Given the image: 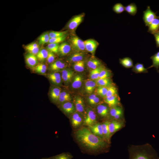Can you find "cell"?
I'll list each match as a JSON object with an SVG mask.
<instances>
[{"mask_svg": "<svg viewBox=\"0 0 159 159\" xmlns=\"http://www.w3.org/2000/svg\"><path fill=\"white\" fill-rule=\"evenodd\" d=\"M75 137L81 146L89 150H104L109 146L105 140L94 135L88 127L79 129L75 133Z\"/></svg>", "mask_w": 159, "mask_h": 159, "instance_id": "cell-1", "label": "cell"}, {"mask_svg": "<svg viewBox=\"0 0 159 159\" xmlns=\"http://www.w3.org/2000/svg\"><path fill=\"white\" fill-rule=\"evenodd\" d=\"M129 159H159L158 154L149 143L128 147Z\"/></svg>", "mask_w": 159, "mask_h": 159, "instance_id": "cell-2", "label": "cell"}, {"mask_svg": "<svg viewBox=\"0 0 159 159\" xmlns=\"http://www.w3.org/2000/svg\"><path fill=\"white\" fill-rule=\"evenodd\" d=\"M68 43L70 45L73 52H85L86 51L84 42L77 36L72 34L68 39Z\"/></svg>", "mask_w": 159, "mask_h": 159, "instance_id": "cell-3", "label": "cell"}, {"mask_svg": "<svg viewBox=\"0 0 159 159\" xmlns=\"http://www.w3.org/2000/svg\"><path fill=\"white\" fill-rule=\"evenodd\" d=\"M85 15L84 13L76 15L68 22L67 27L72 33H74L78 26L83 21Z\"/></svg>", "mask_w": 159, "mask_h": 159, "instance_id": "cell-4", "label": "cell"}, {"mask_svg": "<svg viewBox=\"0 0 159 159\" xmlns=\"http://www.w3.org/2000/svg\"><path fill=\"white\" fill-rule=\"evenodd\" d=\"M97 122V117L95 112L90 108H88L84 117L83 124L88 126L93 125Z\"/></svg>", "mask_w": 159, "mask_h": 159, "instance_id": "cell-5", "label": "cell"}, {"mask_svg": "<svg viewBox=\"0 0 159 159\" xmlns=\"http://www.w3.org/2000/svg\"><path fill=\"white\" fill-rule=\"evenodd\" d=\"M124 122L122 120L113 119L110 121L109 128L111 136L122 128L124 126Z\"/></svg>", "mask_w": 159, "mask_h": 159, "instance_id": "cell-6", "label": "cell"}, {"mask_svg": "<svg viewBox=\"0 0 159 159\" xmlns=\"http://www.w3.org/2000/svg\"><path fill=\"white\" fill-rule=\"evenodd\" d=\"M84 118L82 114L77 111L73 113L70 117V120L72 127L77 128L83 124Z\"/></svg>", "mask_w": 159, "mask_h": 159, "instance_id": "cell-7", "label": "cell"}, {"mask_svg": "<svg viewBox=\"0 0 159 159\" xmlns=\"http://www.w3.org/2000/svg\"><path fill=\"white\" fill-rule=\"evenodd\" d=\"M158 16L148 6L146 10L144 11L143 19L146 26H148L152 21Z\"/></svg>", "mask_w": 159, "mask_h": 159, "instance_id": "cell-8", "label": "cell"}, {"mask_svg": "<svg viewBox=\"0 0 159 159\" xmlns=\"http://www.w3.org/2000/svg\"><path fill=\"white\" fill-rule=\"evenodd\" d=\"M86 51L94 55L95 51L98 46V43L95 40L89 39L84 41Z\"/></svg>", "mask_w": 159, "mask_h": 159, "instance_id": "cell-9", "label": "cell"}, {"mask_svg": "<svg viewBox=\"0 0 159 159\" xmlns=\"http://www.w3.org/2000/svg\"><path fill=\"white\" fill-rule=\"evenodd\" d=\"M60 106V109L67 115H72L76 110L74 103L71 101L64 103Z\"/></svg>", "mask_w": 159, "mask_h": 159, "instance_id": "cell-10", "label": "cell"}, {"mask_svg": "<svg viewBox=\"0 0 159 159\" xmlns=\"http://www.w3.org/2000/svg\"><path fill=\"white\" fill-rule=\"evenodd\" d=\"M88 128L94 135L104 140L101 123L97 122L93 125L88 126Z\"/></svg>", "mask_w": 159, "mask_h": 159, "instance_id": "cell-11", "label": "cell"}, {"mask_svg": "<svg viewBox=\"0 0 159 159\" xmlns=\"http://www.w3.org/2000/svg\"><path fill=\"white\" fill-rule=\"evenodd\" d=\"M109 106L105 103L99 104L97 107V113L101 117H107L109 115Z\"/></svg>", "mask_w": 159, "mask_h": 159, "instance_id": "cell-12", "label": "cell"}, {"mask_svg": "<svg viewBox=\"0 0 159 159\" xmlns=\"http://www.w3.org/2000/svg\"><path fill=\"white\" fill-rule=\"evenodd\" d=\"M73 103L77 112L81 114L85 110V104L83 99L80 97H75L73 100Z\"/></svg>", "mask_w": 159, "mask_h": 159, "instance_id": "cell-13", "label": "cell"}, {"mask_svg": "<svg viewBox=\"0 0 159 159\" xmlns=\"http://www.w3.org/2000/svg\"><path fill=\"white\" fill-rule=\"evenodd\" d=\"M86 56L85 52H73L68 57V60L71 63H75L84 60Z\"/></svg>", "mask_w": 159, "mask_h": 159, "instance_id": "cell-14", "label": "cell"}, {"mask_svg": "<svg viewBox=\"0 0 159 159\" xmlns=\"http://www.w3.org/2000/svg\"><path fill=\"white\" fill-rule=\"evenodd\" d=\"M74 72L69 69H64L62 71L61 77L64 83L67 84L70 82L74 77Z\"/></svg>", "mask_w": 159, "mask_h": 159, "instance_id": "cell-15", "label": "cell"}, {"mask_svg": "<svg viewBox=\"0 0 159 159\" xmlns=\"http://www.w3.org/2000/svg\"><path fill=\"white\" fill-rule=\"evenodd\" d=\"M103 101L110 107L120 106V100L118 96H112L105 97L103 98Z\"/></svg>", "mask_w": 159, "mask_h": 159, "instance_id": "cell-16", "label": "cell"}, {"mask_svg": "<svg viewBox=\"0 0 159 159\" xmlns=\"http://www.w3.org/2000/svg\"><path fill=\"white\" fill-rule=\"evenodd\" d=\"M109 122L108 120H105L101 123L104 140L109 144L110 143L111 137L109 128Z\"/></svg>", "mask_w": 159, "mask_h": 159, "instance_id": "cell-17", "label": "cell"}, {"mask_svg": "<svg viewBox=\"0 0 159 159\" xmlns=\"http://www.w3.org/2000/svg\"><path fill=\"white\" fill-rule=\"evenodd\" d=\"M67 64L63 61L57 60L51 64L49 67V69L52 71H57L65 69Z\"/></svg>", "mask_w": 159, "mask_h": 159, "instance_id": "cell-18", "label": "cell"}, {"mask_svg": "<svg viewBox=\"0 0 159 159\" xmlns=\"http://www.w3.org/2000/svg\"><path fill=\"white\" fill-rule=\"evenodd\" d=\"M71 51V47L68 42H63L59 45L58 53L61 56L67 55Z\"/></svg>", "mask_w": 159, "mask_h": 159, "instance_id": "cell-19", "label": "cell"}, {"mask_svg": "<svg viewBox=\"0 0 159 159\" xmlns=\"http://www.w3.org/2000/svg\"><path fill=\"white\" fill-rule=\"evenodd\" d=\"M26 63L27 65L31 68L34 67L38 63V59L35 55L29 53L25 57Z\"/></svg>", "mask_w": 159, "mask_h": 159, "instance_id": "cell-20", "label": "cell"}, {"mask_svg": "<svg viewBox=\"0 0 159 159\" xmlns=\"http://www.w3.org/2000/svg\"><path fill=\"white\" fill-rule=\"evenodd\" d=\"M97 85L94 80H88L85 82V90L86 93L91 94L95 91L96 87Z\"/></svg>", "mask_w": 159, "mask_h": 159, "instance_id": "cell-21", "label": "cell"}, {"mask_svg": "<svg viewBox=\"0 0 159 159\" xmlns=\"http://www.w3.org/2000/svg\"><path fill=\"white\" fill-rule=\"evenodd\" d=\"M61 92V88L58 87H54L51 89L50 92V96L53 102H58Z\"/></svg>", "mask_w": 159, "mask_h": 159, "instance_id": "cell-22", "label": "cell"}, {"mask_svg": "<svg viewBox=\"0 0 159 159\" xmlns=\"http://www.w3.org/2000/svg\"><path fill=\"white\" fill-rule=\"evenodd\" d=\"M87 67L91 70L95 69L102 65L101 62L98 59L92 58L89 59L86 62Z\"/></svg>", "mask_w": 159, "mask_h": 159, "instance_id": "cell-23", "label": "cell"}, {"mask_svg": "<svg viewBox=\"0 0 159 159\" xmlns=\"http://www.w3.org/2000/svg\"><path fill=\"white\" fill-rule=\"evenodd\" d=\"M72 83V87L74 89H77L81 86L83 80L82 75L77 74L74 76Z\"/></svg>", "mask_w": 159, "mask_h": 159, "instance_id": "cell-24", "label": "cell"}, {"mask_svg": "<svg viewBox=\"0 0 159 159\" xmlns=\"http://www.w3.org/2000/svg\"><path fill=\"white\" fill-rule=\"evenodd\" d=\"M148 27V32L152 34L158 31L159 30V16L155 19Z\"/></svg>", "mask_w": 159, "mask_h": 159, "instance_id": "cell-25", "label": "cell"}, {"mask_svg": "<svg viewBox=\"0 0 159 159\" xmlns=\"http://www.w3.org/2000/svg\"><path fill=\"white\" fill-rule=\"evenodd\" d=\"M25 49L29 53L37 55L39 50V46L36 43H32L24 47Z\"/></svg>", "mask_w": 159, "mask_h": 159, "instance_id": "cell-26", "label": "cell"}, {"mask_svg": "<svg viewBox=\"0 0 159 159\" xmlns=\"http://www.w3.org/2000/svg\"><path fill=\"white\" fill-rule=\"evenodd\" d=\"M95 80L97 86L108 87L113 85L110 78L98 79Z\"/></svg>", "mask_w": 159, "mask_h": 159, "instance_id": "cell-27", "label": "cell"}, {"mask_svg": "<svg viewBox=\"0 0 159 159\" xmlns=\"http://www.w3.org/2000/svg\"><path fill=\"white\" fill-rule=\"evenodd\" d=\"M72 99V97L66 91L61 92L58 103L61 105L66 102L71 101Z\"/></svg>", "mask_w": 159, "mask_h": 159, "instance_id": "cell-28", "label": "cell"}, {"mask_svg": "<svg viewBox=\"0 0 159 159\" xmlns=\"http://www.w3.org/2000/svg\"><path fill=\"white\" fill-rule=\"evenodd\" d=\"M105 67L104 65H102L95 69L91 70L90 73V80H94L98 79L101 71Z\"/></svg>", "mask_w": 159, "mask_h": 159, "instance_id": "cell-29", "label": "cell"}, {"mask_svg": "<svg viewBox=\"0 0 159 159\" xmlns=\"http://www.w3.org/2000/svg\"><path fill=\"white\" fill-rule=\"evenodd\" d=\"M132 71L136 73H146L148 72L147 68H145L143 64L137 63L132 67Z\"/></svg>", "mask_w": 159, "mask_h": 159, "instance_id": "cell-30", "label": "cell"}, {"mask_svg": "<svg viewBox=\"0 0 159 159\" xmlns=\"http://www.w3.org/2000/svg\"><path fill=\"white\" fill-rule=\"evenodd\" d=\"M150 58L152 60V64L148 67L147 69L155 67L158 71H159V51L151 56Z\"/></svg>", "mask_w": 159, "mask_h": 159, "instance_id": "cell-31", "label": "cell"}, {"mask_svg": "<svg viewBox=\"0 0 159 159\" xmlns=\"http://www.w3.org/2000/svg\"><path fill=\"white\" fill-rule=\"evenodd\" d=\"M119 62L123 67L127 68H131L133 66L132 60L129 57L120 59Z\"/></svg>", "mask_w": 159, "mask_h": 159, "instance_id": "cell-32", "label": "cell"}, {"mask_svg": "<svg viewBox=\"0 0 159 159\" xmlns=\"http://www.w3.org/2000/svg\"><path fill=\"white\" fill-rule=\"evenodd\" d=\"M120 114H123L122 108L120 106L110 107L109 115L112 118L115 115Z\"/></svg>", "mask_w": 159, "mask_h": 159, "instance_id": "cell-33", "label": "cell"}, {"mask_svg": "<svg viewBox=\"0 0 159 159\" xmlns=\"http://www.w3.org/2000/svg\"><path fill=\"white\" fill-rule=\"evenodd\" d=\"M86 63L85 60L74 63L73 64V69L76 72H82L85 69Z\"/></svg>", "mask_w": 159, "mask_h": 159, "instance_id": "cell-34", "label": "cell"}, {"mask_svg": "<svg viewBox=\"0 0 159 159\" xmlns=\"http://www.w3.org/2000/svg\"><path fill=\"white\" fill-rule=\"evenodd\" d=\"M125 11L132 16H135L137 11V7L135 3H131L125 7Z\"/></svg>", "mask_w": 159, "mask_h": 159, "instance_id": "cell-35", "label": "cell"}, {"mask_svg": "<svg viewBox=\"0 0 159 159\" xmlns=\"http://www.w3.org/2000/svg\"><path fill=\"white\" fill-rule=\"evenodd\" d=\"M50 38L48 32H45L42 34L39 37V44L43 45L49 43Z\"/></svg>", "mask_w": 159, "mask_h": 159, "instance_id": "cell-36", "label": "cell"}, {"mask_svg": "<svg viewBox=\"0 0 159 159\" xmlns=\"http://www.w3.org/2000/svg\"><path fill=\"white\" fill-rule=\"evenodd\" d=\"M48 53V51L44 48H42L39 50L36 55L38 60L43 61L47 59Z\"/></svg>", "mask_w": 159, "mask_h": 159, "instance_id": "cell-37", "label": "cell"}, {"mask_svg": "<svg viewBox=\"0 0 159 159\" xmlns=\"http://www.w3.org/2000/svg\"><path fill=\"white\" fill-rule=\"evenodd\" d=\"M108 89V87H107L97 86L95 90L97 94L104 98L106 97Z\"/></svg>", "mask_w": 159, "mask_h": 159, "instance_id": "cell-38", "label": "cell"}, {"mask_svg": "<svg viewBox=\"0 0 159 159\" xmlns=\"http://www.w3.org/2000/svg\"><path fill=\"white\" fill-rule=\"evenodd\" d=\"M112 74L110 70L106 68L105 67L101 71L98 79L110 78Z\"/></svg>", "mask_w": 159, "mask_h": 159, "instance_id": "cell-39", "label": "cell"}, {"mask_svg": "<svg viewBox=\"0 0 159 159\" xmlns=\"http://www.w3.org/2000/svg\"><path fill=\"white\" fill-rule=\"evenodd\" d=\"M59 44L49 43L47 46V50L50 52L55 53H58Z\"/></svg>", "mask_w": 159, "mask_h": 159, "instance_id": "cell-40", "label": "cell"}, {"mask_svg": "<svg viewBox=\"0 0 159 159\" xmlns=\"http://www.w3.org/2000/svg\"><path fill=\"white\" fill-rule=\"evenodd\" d=\"M68 32V30L63 31H52L49 33L50 38L51 39L64 36L67 34Z\"/></svg>", "mask_w": 159, "mask_h": 159, "instance_id": "cell-41", "label": "cell"}, {"mask_svg": "<svg viewBox=\"0 0 159 159\" xmlns=\"http://www.w3.org/2000/svg\"><path fill=\"white\" fill-rule=\"evenodd\" d=\"M112 96H118L117 88L114 85L108 87L106 97Z\"/></svg>", "mask_w": 159, "mask_h": 159, "instance_id": "cell-42", "label": "cell"}, {"mask_svg": "<svg viewBox=\"0 0 159 159\" xmlns=\"http://www.w3.org/2000/svg\"><path fill=\"white\" fill-rule=\"evenodd\" d=\"M125 7L121 3H117L113 6V10L116 13L120 14L125 11Z\"/></svg>", "mask_w": 159, "mask_h": 159, "instance_id": "cell-43", "label": "cell"}, {"mask_svg": "<svg viewBox=\"0 0 159 159\" xmlns=\"http://www.w3.org/2000/svg\"><path fill=\"white\" fill-rule=\"evenodd\" d=\"M67 34L61 37L51 38L50 39L49 43H54L59 44L64 41L66 39Z\"/></svg>", "mask_w": 159, "mask_h": 159, "instance_id": "cell-44", "label": "cell"}, {"mask_svg": "<svg viewBox=\"0 0 159 159\" xmlns=\"http://www.w3.org/2000/svg\"><path fill=\"white\" fill-rule=\"evenodd\" d=\"M55 56L54 53L48 51V56L46 59L47 63L51 64L54 62Z\"/></svg>", "mask_w": 159, "mask_h": 159, "instance_id": "cell-45", "label": "cell"}, {"mask_svg": "<svg viewBox=\"0 0 159 159\" xmlns=\"http://www.w3.org/2000/svg\"><path fill=\"white\" fill-rule=\"evenodd\" d=\"M54 159H71L70 156L67 154L62 153L58 155Z\"/></svg>", "mask_w": 159, "mask_h": 159, "instance_id": "cell-46", "label": "cell"}, {"mask_svg": "<svg viewBox=\"0 0 159 159\" xmlns=\"http://www.w3.org/2000/svg\"><path fill=\"white\" fill-rule=\"evenodd\" d=\"M52 82L56 85H59L62 82V78L61 77L49 79Z\"/></svg>", "mask_w": 159, "mask_h": 159, "instance_id": "cell-47", "label": "cell"}, {"mask_svg": "<svg viewBox=\"0 0 159 159\" xmlns=\"http://www.w3.org/2000/svg\"><path fill=\"white\" fill-rule=\"evenodd\" d=\"M101 100L100 97L98 96L95 98L90 103L91 105H95L100 104Z\"/></svg>", "mask_w": 159, "mask_h": 159, "instance_id": "cell-48", "label": "cell"}, {"mask_svg": "<svg viewBox=\"0 0 159 159\" xmlns=\"http://www.w3.org/2000/svg\"><path fill=\"white\" fill-rule=\"evenodd\" d=\"M61 77V75L60 73L57 72L51 73L48 75V77L49 79L59 77Z\"/></svg>", "mask_w": 159, "mask_h": 159, "instance_id": "cell-49", "label": "cell"}, {"mask_svg": "<svg viewBox=\"0 0 159 159\" xmlns=\"http://www.w3.org/2000/svg\"><path fill=\"white\" fill-rule=\"evenodd\" d=\"M153 34L155 38L156 47H159V30Z\"/></svg>", "mask_w": 159, "mask_h": 159, "instance_id": "cell-50", "label": "cell"}, {"mask_svg": "<svg viewBox=\"0 0 159 159\" xmlns=\"http://www.w3.org/2000/svg\"><path fill=\"white\" fill-rule=\"evenodd\" d=\"M47 67L46 64L42 63H40L37 64L34 68V69H47Z\"/></svg>", "mask_w": 159, "mask_h": 159, "instance_id": "cell-51", "label": "cell"}, {"mask_svg": "<svg viewBox=\"0 0 159 159\" xmlns=\"http://www.w3.org/2000/svg\"><path fill=\"white\" fill-rule=\"evenodd\" d=\"M98 96L97 94H91L87 98V101L89 104L95 98Z\"/></svg>", "mask_w": 159, "mask_h": 159, "instance_id": "cell-52", "label": "cell"}, {"mask_svg": "<svg viewBox=\"0 0 159 159\" xmlns=\"http://www.w3.org/2000/svg\"><path fill=\"white\" fill-rule=\"evenodd\" d=\"M47 70V69H34L35 72L40 74H44L46 72Z\"/></svg>", "mask_w": 159, "mask_h": 159, "instance_id": "cell-53", "label": "cell"}]
</instances>
